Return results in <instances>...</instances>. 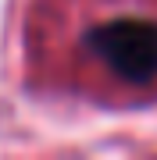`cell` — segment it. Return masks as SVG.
<instances>
[{
  "instance_id": "cell-1",
  "label": "cell",
  "mask_w": 157,
  "mask_h": 160,
  "mask_svg": "<svg viewBox=\"0 0 157 160\" xmlns=\"http://www.w3.org/2000/svg\"><path fill=\"white\" fill-rule=\"evenodd\" d=\"M86 46L118 78L132 82V86H150V82H157V22L114 18L107 25L89 29Z\"/></svg>"
}]
</instances>
